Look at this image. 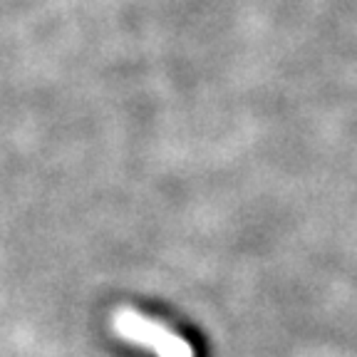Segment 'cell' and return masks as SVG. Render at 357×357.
I'll use <instances>...</instances> for the list:
<instances>
[{
  "label": "cell",
  "instance_id": "obj_1",
  "mask_svg": "<svg viewBox=\"0 0 357 357\" xmlns=\"http://www.w3.org/2000/svg\"><path fill=\"white\" fill-rule=\"evenodd\" d=\"M114 328H117V333H122L127 340L151 347L159 357H191V347L186 345L181 337L169 333L162 325L149 323V320H144L142 315L122 312V315H117V320H114Z\"/></svg>",
  "mask_w": 357,
  "mask_h": 357
}]
</instances>
